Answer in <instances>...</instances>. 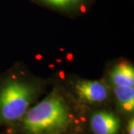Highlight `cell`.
Here are the masks:
<instances>
[{
	"label": "cell",
	"mask_w": 134,
	"mask_h": 134,
	"mask_svg": "<svg viewBox=\"0 0 134 134\" xmlns=\"http://www.w3.org/2000/svg\"><path fill=\"white\" fill-rule=\"evenodd\" d=\"M71 123L66 104L56 92L29 109L23 117V127L28 134H61Z\"/></svg>",
	"instance_id": "6da1fadb"
},
{
	"label": "cell",
	"mask_w": 134,
	"mask_h": 134,
	"mask_svg": "<svg viewBox=\"0 0 134 134\" xmlns=\"http://www.w3.org/2000/svg\"><path fill=\"white\" fill-rule=\"evenodd\" d=\"M36 95V89L25 82L11 80L0 87V125L22 119Z\"/></svg>",
	"instance_id": "7a4b0ae2"
},
{
	"label": "cell",
	"mask_w": 134,
	"mask_h": 134,
	"mask_svg": "<svg viewBox=\"0 0 134 134\" xmlns=\"http://www.w3.org/2000/svg\"><path fill=\"white\" fill-rule=\"evenodd\" d=\"M77 95L83 101L88 103H100L105 100L108 92L105 86L97 81H82L75 86Z\"/></svg>",
	"instance_id": "3957f363"
},
{
	"label": "cell",
	"mask_w": 134,
	"mask_h": 134,
	"mask_svg": "<svg viewBox=\"0 0 134 134\" xmlns=\"http://www.w3.org/2000/svg\"><path fill=\"white\" fill-rule=\"evenodd\" d=\"M90 126L94 134H117L120 120L112 113L101 111L92 115Z\"/></svg>",
	"instance_id": "277c9868"
},
{
	"label": "cell",
	"mask_w": 134,
	"mask_h": 134,
	"mask_svg": "<svg viewBox=\"0 0 134 134\" xmlns=\"http://www.w3.org/2000/svg\"><path fill=\"white\" fill-rule=\"evenodd\" d=\"M114 86H134V69L129 63H121L114 68L110 75Z\"/></svg>",
	"instance_id": "5b68a950"
},
{
	"label": "cell",
	"mask_w": 134,
	"mask_h": 134,
	"mask_svg": "<svg viewBox=\"0 0 134 134\" xmlns=\"http://www.w3.org/2000/svg\"><path fill=\"white\" fill-rule=\"evenodd\" d=\"M115 95L121 111L132 113L134 110V86H115Z\"/></svg>",
	"instance_id": "8992f818"
},
{
	"label": "cell",
	"mask_w": 134,
	"mask_h": 134,
	"mask_svg": "<svg viewBox=\"0 0 134 134\" xmlns=\"http://www.w3.org/2000/svg\"><path fill=\"white\" fill-rule=\"evenodd\" d=\"M51 5L58 6V7H64L67 5H72V3H75L78 0H46Z\"/></svg>",
	"instance_id": "52a82bcc"
},
{
	"label": "cell",
	"mask_w": 134,
	"mask_h": 134,
	"mask_svg": "<svg viewBox=\"0 0 134 134\" xmlns=\"http://www.w3.org/2000/svg\"><path fill=\"white\" fill-rule=\"evenodd\" d=\"M128 134H134V119L133 118L130 119L127 125Z\"/></svg>",
	"instance_id": "ba28073f"
}]
</instances>
